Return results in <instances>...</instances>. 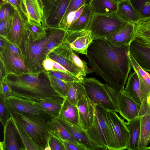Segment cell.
<instances>
[{"label": "cell", "instance_id": "55", "mask_svg": "<svg viewBox=\"0 0 150 150\" xmlns=\"http://www.w3.org/2000/svg\"><path fill=\"white\" fill-rule=\"evenodd\" d=\"M146 149H150V146L148 147L147 146L145 149V150Z\"/></svg>", "mask_w": 150, "mask_h": 150}, {"label": "cell", "instance_id": "39", "mask_svg": "<svg viewBox=\"0 0 150 150\" xmlns=\"http://www.w3.org/2000/svg\"><path fill=\"white\" fill-rule=\"evenodd\" d=\"M15 10L13 7L9 3L1 2L0 22L13 16Z\"/></svg>", "mask_w": 150, "mask_h": 150}, {"label": "cell", "instance_id": "38", "mask_svg": "<svg viewBox=\"0 0 150 150\" xmlns=\"http://www.w3.org/2000/svg\"><path fill=\"white\" fill-rule=\"evenodd\" d=\"M71 57L74 65L80 71L83 76H86L89 74L93 72L91 69L88 67L84 61L81 60L74 52L73 51L71 52Z\"/></svg>", "mask_w": 150, "mask_h": 150}, {"label": "cell", "instance_id": "27", "mask_svg": "<svg viewBox=\"0 0 150 150\" xmlns=\"http://www.w3.org/2000/svg\"><path fill=\"white\" fill-rule=\"evenodd\" d=\"M129 131L128 150H138L140 136V116L126 122Z\"/></svg>", "mask_w": 150, "mask_h": 150}, {"label": "cell", "instance_id": "11", "mask_svg": "<svg viewBox=\"0 0 150 150\" xmlns=\"http://www.w3.org/2000/svg\"><path fill=\"white\" fill-rule=\"evenodd\" d=\"M93 40L91 30L88 29L66 30L64 42L67 43L73 51L86 55L88 49Z\"/></svg>", "mask_w": 150, "mask_h": 150}, {"label": "cell", "instance_id": "56", "mask_svg": "<svg viewBox=\"0 0 150 150\" xmlns=\"http://www.w3.org/2000/svg\"><path fill=\"white\" fill-rule=\"evenodd\" d=\"M115 1L117 3L119 1V0H112Z\"/></svg>", "mask_w": 150, "mask_h": 150}, {"label": "cell", "instance_id": "59", "mask_svg": "<svg viewBox=\"0 0 150 150\" xmlns=\"http://www.w3.org/2000/svg\"><path fill=\"white\" fill-rule=\"evenodd\" d=\"M120 0H119V1H120Z\"/></svg>", "mask_w": 150, "mask_h": 150}, {"label": "cell", "instance_id": "30", "mask_svg": "<svg viewBox=\"0 0 150 150\" xmlns=\"http://www.w3.org/2000/svg\"><path fill=\"white\" fill-rule=\"evenodd\" d=\"M93 13L104 14L116 12L117 3L112 0H92L89 4Z\"/></svg>", "mask_w": 150, "mask_h": 150}, {"label": "cell", "instance_id": "14", "mask_svg": "<svg viewBox=\"0 0 150 150\" xmlns=\"http://www.w3.org/2000/svg\"><path fill=\"white\" fill-rule=\"evenodd\" d=\"M117 105L118 112L127 122L142 115L140 106L124 91L118 95Z\"/></svg>", "mask_w": 150, "mask_h": 150}, {"label": "cell", "instance_id": "58", "mask_svg": "<svg viewBox=\"0 0 150 150\" xmlns=\"http://www.w3.org/2000/svg\"><path fill=\"white\" fill-rule=\"evenodd\" d=\"M82 0V1H83L84 2V1H85V0Z\"/></svg>", "mask_w": 150, "mask_h": 150}, {"label": "cell", "instance_id": "34", "mask_svg": "<svg viewBox=\"0 0 150 150\" xmlns=\"http://www.w3.org/2000/svg\"><path fill=\"white\" fill-rule=\"evenodd\" d=\"M44 71L47 76L51 86L54 90L59 95L65 98L74 82L61 79L50 74L46 70Z\"/></svg>", "mask_w": 150, "mask_h": 150}, {"label": "cell", "instance_id": "24", "mask_svg": "<svg viewBox=\"0 0 150 150\" xmlns=\"http://www.w3.org/2000/svg\"><path fill=\"white\" fill-rule=\"evenodd\" d=\"M25 21V20L20 13L16 10L13 16L10 31L5 37L8 41L18 46L23 35Z\"/></svg>", "mask_w": 150, "mask_h": 150}, {"label": "cell", "instance_id": "17", "mask_svg": "<svg viewBox=\"0 0 150 150\" xmlns=\"http://www.w3.org/2000/svg\"><path fill=\"white\" fill-rule=\"evenodd\" d=\"M77 106L79 113L80 126L86 130L91 126L93 123L95 104L86 95L79 101Z\"/></svg>", "mask_w": 150, "mask_h": 150}, {"label": "cell", "instance_id": "8", "mask_svg": "<svg viewBox=\"0 0 150 150\" xmlns=\"http://www.w3.org/2000/svg\"><path fill=\"white\" fill-rule=\"evenodd\" d=\"M3 99L4 104L9 112L14 111L33 116L49 122L55 118L38 102L13 96Z\"/></svg>", "mask_w": 150, "mask_h": 150}, {"label": "cell", "instance_id": "2", "mask_svg": "<svg viewBox=\"0 0 150 150\" xmlns=\"http://www.w3.org/2000/svg\"><path fill=\"white\" fill-rule=\"evenodd\" d=\"M47 35L42 40L34 41L26 27L18 47L25 64L30 73H38L45 70L43 61L55 47L64 41L66 30L60 28H46Z\"/></svg>", "mask_w": 150, "mask_h": 150}, {"label": "cell", "instance_id": "49", "mask_svg": "<svg viewBox=\"0 0 150 150\" xmlns=\"http://www.w3.org/2000/svg\"><path fill=\"white\" fill-rule=\"evenodd\" d=\"M53 64L54 68V71H60L63 72L73 76L70 72L58 62L54 61Z\"/></svg>", "mask_w": 150, "mask_h": 150}, {"label": "cell", "instance_id": "40", "mask_svg": "<svg viewBox=\"0 0 150 150\" xmlns=\"http://www.w3.org/2000/svg\"><path fill=\"white\" fill-rule=\"evenodd\" d=\"M50 74L55 77L66 81L75 82L80 81L76 77L64 72L57 71H47Z\"/></svg>", "mask_w": 150, "mask_h": 150}, {"label": "cell", "instance_id": "1", "mask_svg": "<svg viewBox=\"0 0 150 150\" xmlns=\"http://www.w3.org/2000/svg\"><path fill=\"white\" fill-rule=\"evenodd\" d=\"M86 55L93 72L119 92L124 91L132 68L129 45L117 46L105 39H96Z\"/></svg>", "mask_w": 150, "mask_h": 150}, {"label": "cell", "instance_id": "47", "mask_svg": "<svg viewBox=\"0 0 150 150\" xmlns=\"http://www.w3.org/2000/svg\"><path fill=\"white\" fill-rule=\"evenodd\" d=\"M84 5V3L82 0H71L65 13L76 11Z\"/></svg>", "mask_w": 150, "mask_h": 150}, {"label": "cell", "instance_id": "41", "mask_svg": "<svg viewBox=\"0 0 150 150\" xmlns=\"http://www.w3.org/2000/svg\"><path fill=\"white\" fill-rule=\"evenodd\" d=\"M51 150H65L61 139L53 135H51L48 142Z\"/></svg>", "mask_w": 150, "mask_h": 150}, {"label": "cell", "instance_id": "51", "mask_svg": "<svg viewBox=\"0 0 150 150\" xmlns=\"http://www.w3.org/2000/svg\"><path fill=\"white\" fill-rule=\"evenodd\" d=\"M0 81L5 78L7 75L3 63L0 60Z\"/></svg>", "mask_w": 150, "mask_h": 150}, {"label": "cell", "instance_id": "5", "mask_svg": "<svg viewBox=\"0 0 150 150\" xmlns=\"http://www.w3.org/2000/svg\"><path fill=\"white\" fill-rule=\"evenodd\" d=\"M10 114L25 128L39 150H45L52 130L47 121L33 116L14 111Z\"/></svg>", "mask_w": 150, "mask_h": 150}, {"label": "cell", "instance_id": "42", "mask_svg": "<svg viewBox=\"0 0 150 150\" xmlns=\"http://www.w3.org/2000/svg\"><path fill=\"white\" fill-rule=\"evenodd\" d=\"M13 16L0 22V35L5 37L10 32Z\"/></svg>", "mask_w": 150, "mask_h": 150}, {"label": "cell", "instance_id": "32", "mask_svg": "<svg viewBox=\"0 0 150 150\" xmlns=\"http://www.w3.org/2000/svg\"><path fill=\"white\" fill-rule=\"evenodd\" d=\"M49 123L52 130V135L56 136L61 139L82 145L74 138L68 130L61 124L56 118L54 119Z\"/></svg>", "mask_w": 150, "mask_h": 150}, {"label": "cell", "instance_id": "23", "mask_svg": "<svg viewBox=\"0 0 150 150\" xmlns=\"http://www.w3.org/2000/svg\"><path fill=\"white\" fill-rule=\"evenodd\" d=\"M116 12L121 18L128 23L134 25L141 18L132 5L130 0H120L117 3Z\"/></svg>", "mask_w": 150, "mask_h": 150}, {"label": "cell", "instance_id": "6", "mask_svg": "<svg viewBox=\"0 0 150 150\" xmlns=\"http://www.w3.org/2000/svg\"><path fill=\"white\" fill-rule=\"evenodd\" d=\"M117 112L108 110L106 117V139L108 150L128 149L129 131L126 122Z\"/></svg>", "mask_w": 150, "mask_h": 150}, {"label": "cell", "instance_id": "37", "mask_svg": "<svg viewBox=\"0 0 150 150\" xmlns=\"http://www.w3.org/2000/svg\"><path fill=\"white\" fill-rule=\"evenodd\" d=\"M141 18L150 17V0H130Z\"/></svg>", "mask_w": 150, "mask_h": 150}, {"label": "cell", "instance_id": "45", "mask_svg": "<svg viewBox=\"0 0 150 150\" xmlns=\"http://www.w3.org/2000/svg\"><path fill=\"white\" fill-rule=\"evenodd\" d=\"M6 77L0 81V96L3 98L12 96L11 87L6 80Z\"/></svg>", "mask_w": 150, "mask_h": 150}, {"label": "cell", "instance_id": "33", "mask_svg": "<svg viewBox=\"0 0 150 150\" xmlns=\"http://www.w3.org/2000/svg\"><path fill=\"white\" fill-rule=\"evenodd\" d=\"M86 95L82 80L73 83L65 98L71 103L77 105L79 101L84 96Z\"/></svg>", "mask_w": 150, "mask_h": 150}, {"label": "cell", "instance_id": "29", "mask_svg": "<svg viewBox=\"0 0 150 150\" xmlns=\"http://www.w3.org/2000/svg\"><path fill=\"white\" fill-rule=\"evenodd\" d=\"M65 98L59 96L46 98L38 101L39 104L54 118L59 115Z\"/></svg>", "mask_w": 150, "mask_h": 150}, {"label": "cell", "instance_id": "20", "mask_svg": "<svg viewBox=\"0 0 150 150\" xmlns=\"http://www.w3.org/2000/svg\"><path fill=\"white\" fill-rule=\"evenodd\" d=\"M20 9L25 21L42 24L43 14L38 0H20Z\"/></svg>", "mask_w": 150, "mask_h": 150}, {"label": "cell", "instance_id": "3", "mask_svg": "<svg viewBox=\"0 0 150 150\" xmlns=\"http://www.w3.org/2000/svg\"><path fill=\"white\" fill-rule=\"evenodd\" d=\"M44 71L21 75H7L6 79L11 87L12 95L37 102L59 95L51 86Z\"/></svg>", "mask_w": 150, "mask_h": 150}, {"label": "cell", "instance_id": "7", "mask_svg": "<svg viewBox=\"0 0 150 150\" xmlns=\"http://www.w3.org/2000/svg\"><path fill=\"white\" fill-rule=\"evenodd\" d=\"M116 12L106 14L93 13L88 27L94 40L105 39L126 23Z\"/></svg>", "mask_w": 150, "mask_h": 150}, {"label": "cell", "instance_id": "48", "mask_svg": "<svg viewBox=\"0 0 150 150\" xmlns=\"http://www.w3.org/2000/svg\"><path fill=\"white\" fill-rule=\"evenodd\" d=\"M54 61L47 56L43 61L42 64L45 70L46 71L54 70Z\"/></svg>", "mask_w": 150, "mask_h": 150}, {"label": "cell", "instance_id": "13", "mask_svg": "<svg viewBox=\"0 0 150 150\" xmlns=\"http://www.w3.org/2000/svg\"><path fill=\"white\" fill-rule=\"evenodd\" d=\"M4 127V139L0 142V150H24L19 132L10 115Z\"/></svg>", "mask_w": 150, "mask_h": 150}, {"label": "cell", "instance_id": "46", "mask_svg": "<svg viewBox=\"0 0 150 150\" xmlns=\"http://www.w3.org/2000/svg\"><path fill=\"white\" fill-rule=\"evenodd\" d=\"M65 150H88L85 146L70 141L61 139Z\"/></svg>", "mask_w": 150, "mask_h": 150}, {"label": "cell", "instance_id": "36", "mask_svg": "<svg viewBox=\"0 0 150 150\" xmlns=\"http://www.w3.org/2000/svg\"><path fill=\"white\" fill-rule=\"evenodd\" d=\"M25 24L31 33L34 41L42 40L47 35L46 28L33 21H25Z\"/></svg>", "mask_w": 150, "mask_h": 150}, {"label": "cell", "instance_id": "26", "mask_svg": "<svg viewBox=\"0 0 150 150\" xmlns=\"http://www.w3.org/2000/svg\"><path fill=\"white\" fill-rule=\"evenodd\" d=\"M129 57L131 67L137 73L142 95L146 101L150 94V75L139 66L130 52Z\"/></svg>", "mask_w": 150, "mask_h": 150}, {"label": "cell", "instance_id": "18", "mask_svg": "<svg viewBox=\"0 0 150 150\" xmlns=\"http://www.w3.org/2000/svg\"><path fill=\"white\" fill-rule=\"evenodd\" d=\"M126 83L123 91L140 106L142 114L146 109L147 103L143 98L139 79L135 71L129 74Z\"/></svg>", "mask_w": 150, "mask_h": 150}, {"label": "cell", "instance_id": "57", "mask_svg": "<svg viewBox=\"0 0 150 150\" xmlns=\"http://www.w3.org/2000/svg\"><path fill=\"white\" fill-rule=\"evenodd\" d=\"M149 143H150V135L149 137Z\"/></svg>", "mask_w": 150, "mask_h": 150}, {"label": "cell", "instance_id": "43", "mask_svg": "<svg viewBox=\"0 0 150 150\" xmlns=\"http://www.w3.org/2000/svg\"><path fill=\"white\" fill-rule=\"evenodd\" d=\"M5 49L11 54L16 56H22L21 51L19 47L6 39L5 37Z\"/></svg>", "mask_w": 150, "mask_h": 150}, {"label": "cell", "instance_id": "12", "mask_svg": "<svg viewBox=\"0 0 150 150\" xmlns=\"http://www.w3.org/2000/svg\"><path fill=\"white\" fill-rule=\"evenodd\" d=\"M73 51L69 45L64 41L60 45L55 48L48 56L62 65L74 76L82 81L84 76L71 60V55Z\"/></svg>", "mask_w": 150, "mask_h": 150}, {"label": "cell", "instance_id": "35", "mask_svg": "<svg viewBox=\"0 0 150 150\" xmlns=\"http://www.w3.org/2000/svg\"><path fill=\"white\" fill-rule=\"evenodd\" d=\"M23 142L24 150H39L22 124L10 114Z\"/></svg>", "mask_w": 150, "mask_h": 150}, {"label": "cell", "instance_id": "15", "mask_svg": "<svg viewBox=\"0 0 150 150\" xmlns=\"http://www.w3.org/2000/svg\"><path fill=\"white\" fill-rule=\"evenodd\" d=\"M56 118L74 138L88 150H103L101 146L90 138L86 130L81 127L70 123L59 116Z\"/></svg>", "mask_w": 150, "mask_h": 150}, {"label": "cell", "instance_id": "21", "mask_svg": "<svg viewBox=\"0 0 150 150\" xmlns=\"http://www.w3.org/2000/svg\"><path fill=\"white\" fill-rule=\"evenodd\" d=\"M134 27V24L127 23L105 39L116 46L129 45L133 38Z\"/></svg>", "mask_w": 150, "mask_h": 150}, {"label": "cell", "instance_id": "54", "mask_svg": "<svg viewBox=\"0 0 150 150\" xmlns=\"http://www.w3.org/2000/svg\"><path fill=\"white\" fill-rule=\"evenodd\" d=\"M45 150H51V149L48 143L46 146L45 149Z\"/></svg>", "mask_w": 150, "mask_h": 150}, {"label": "cell", "instance_id": "28", "mask_svg": "<svg viewBox=\"0 0 150 150\" xmlns=\"http://www.w3.org/2000/svg\"><path fill=\"white\" fill-rule=\"evenodd\" d=\"M58 116L70 123L81 127L77 105L71 103L66 99H65L59 114Z\"/></svg>", "mask_w": 150, "mask_h": 150}, {"label": "cell", "instance_id": "25", "mask_svg": "<svg viewBox=\"0 0 150 150\" xmlns=\"http://www.w3.org/2000/svg\"><path fill=\"white\" fill-rule=\"evenodd\" d=\"M133 39L150 47V17L141 18L135 25Z\"/></svg>", "mask_w": 150, "mask_h": 150}, {"label": "cell", "instance_id": "31", "mask_svg": "<svg viewBox=\"0 0 150 150\" xmlns=\"http://www.w3.org/2000/svg\"><path fill=\"white\" fill-rule=\"evenodd\" d=\"M93 14L89 4L85 5L80 16L67 30L77 31L88 29Z\"/></svg>", "mask_w": 150, "mask_h": 150}, {"label": "cell", "instance_id": "9", "mask_svg": "<svg viewBox=\"0 0 150 150\" xmlns=\"http://www.w3.org/2000/svg\"><path fill=\"white\" fill-rule=\"evenodd\" d=\"M43 14L42 25L45 28H59L71 0H38Z\"/></svg>", "mask_w": 150, "mask_h": 150}, {"label": "cell", "instance_id": "53", "mask_svg": "<svg viewBox=\"0 0 150 150\" xmlns=\"http://www.w3.org/2000/svg\"><path fill=\"white\" fill-rule=\"evenodd\" d=\"M92 0H85L84 1V4L85 5L89 4L90 2Z\"/></svg>", "mask_w": 150, "mask_h": 150}, {"label": "cell", "instance_id": "52", "mask_svg": "<svg viewBox=\"0 0 150 150\" xmlns=\"http://www.w3.org/2000/svg\"><path fill=\"white\" fill-rule=\"evenodd\" d=\"M5 47V38L0 35V52L3 51L4 50Z\"/></svg>", "mask_w": 150, "mask_h": 150}, {"label": "cell", "instance_id": "50", "mask_svg": "<svg viewBox=\"0 0 150 150\" xmlns=\"http://www.w3.org/2000/svg\"><path fill=\"white\" fill-rule=\"evenodd\" d=\"M1 2L9 3L15 10L18 11L20 13V0H1Z\"/></svg>", "mask_w": 150, "mask_h": 150}, {"label": "cell", "instance_id": "10", "mask_svg": "<svg viewBox=\"0 0 150 150\" xmlns=\"http://www.w3.org/2000/svg\"><path fill=\"white\" fill-rule=\"evenodd\" d=\"M95 115L91 126L86 130L88 135L103 150H108L106 139V117L108 110L95 104Z\"/></svg>", "mask_w": 150, "mask_h": 150}, {"label": "cell", "instance_id": "4", "mask_svg": "<svg viewBox=\"0 0 150 150\" xmlns=\"http://www.w3.org/2000/svg\"><path fill=\"white\" fill-rule=\"evenodd\" d=\"M83 82L87 95L94 104L118 112L117 98L119 92L108 83L103 84L95 78L84 76Z\"/></svg>", "mask_w": 150, "mask_h": 150}, {"label": "cell", "instance_id": "16", "mask_svg": "<svg viewBox=\"0 0 150 150\" xmlns=\"http://www.w3.org/2000/svg\"><path fill=\"white\" fill-rule=\"evenodd\" d=\"M0 60L3 63L7 75L11 73L21 75L30 73L22 56L14 55L4 49L0 52Z\"/></svg>", "mask_w": 150, "mask_h": 150}, {"label": "cell", "instance_id": "22", "mask_svg": "<svg viewBox=\"0 0 150 150\" xmlns=\"http://www.w3.org/2000/svg\"><path fill=\"white\" fill-rule=\"evenodd\" d=\"M147 106L140 116V136L138 150H144L149 143L150 135V94L146 99Z\"/></svg>", "mask_w": 150, "mask_h": 150}, {"label": "cell", "instance_id": "19", "mask_svg": "<svg viewBox=\"0 0 150 150\" xmlns=\"http://www.w3.org/2000/svg\"><path fill=\"white\" fill-rule=\"evenodd\" d=\"M129 52L139 66L150 72V47L132 40L129 45Z\"/></svg>", "mask_w": 150, "mask_h": 150}, {"label": "cell", "instance_id": "44", "mask_svg": "<svg viewBox=\"0 0 150 150\" xmlns=\"http://www.w3.org/2000/svg\"><path fill=\"white\" fill-rule=\"evenodd\" d=\"M10 116V113L6 107L3 98L0 96V120L3 127Z\"/></svg>", "mask_w": 150, "mask_h": 150}]
</instances>
